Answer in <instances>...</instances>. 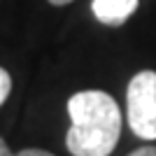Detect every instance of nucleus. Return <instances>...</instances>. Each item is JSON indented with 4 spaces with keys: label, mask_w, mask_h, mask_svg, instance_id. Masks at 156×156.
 <instances>
[{
    "label": "nucleus",
    "mask_w": 156,
    "mask_h": 156,
    "mask_svg": "<svg viewBox=\"0 0 156 156\" xmlns=\"http://www.w3.org/2000/svg\"><path fill=\"white\" fill-rule=\"evenodd\" d=\"M72 126L65 133V147L72 156H110L121 135V110L105 91H77L68 100Z\"/></svg>",
    "instance_id": "1"
},
{
    "label": "nucleus",
    "mask_w": 156,
    "mask_h": 156,
    "mask_svg": "<svg viewBox=\"0 0 156 156\" xmlns=\"http://www.w3.org/2000/svg\"><path fill=\"white\" fill-rule=\"evenodd\" d=\"M126 119L140 140H156V72L140 70L126 89Z\"/></svg>",
    "instance_id": "2"
},
{
    "label": "nucleus",
    "mask_w": 156,
    "mask_h": 156,
    "mask_svg": "<svg viewBox=\"0 0 156 156\" xmlns=\"http://www.w3.org/2000/svg\"><path fill=\"white\" fill-rule=\"evenodd\" d=\"M140 0H93L91 12L100 23L110 28H119L135 14Z\"/></svg>",
    "instance_id": "3"
},
{
    "label": "nucleus",
    "mask_w": 156,
    "mask_h": 156,
    "mask_svg": "<svg viewBox=\"0 0 156 156\" xmlns=\"http://www.w3.org/2000/svg\"><path fill=\"white\" fill-rule=\"evenodd\" d=\"M9 93H12V77L5 68H0V105L9 98Z\"/></svg>",
    "instance_id": "4"
},
{
    "label": "nucleus",
    "mask_w": 156,
    "mask_h": 156,
    "mask_svg": "<svg viewBox=\"0 0 156 156\" xmlns=\"http://www.w3.org/2000/svg\"><path fill=\"white\" fill-rule=\"evenodd\" d=\"M128 156H156V147H137V149L130 151Z\"/></svg>",
    "instance_id": "5"
},
{
    "label": "nucleus",
    "mask_w": 156,
    "mask_h": 156,
    "mask_svg": "<svg viewBox=\"0 0 156 156\" xmlns=\"http://www.w3.org/2000/svg\"><path fill=\"white\" fill-rule=\"evenodd\" d=\"M14 156H54V154H49L44 149H21L19 154H14Z\"/></svg>",
    "instance_id": "6"
},
{
    "label": "nucleus",
    "mask_w": 156,
    "mask_h": 156,
    "mask_svg": "<svg viewBox=\"0 0 156 156\" xmlns=\"http://www.w3.org/2000/svg\"><path fill=\"white\" fill-rule=\"evenodd\" d=\"M0 156H14L12 151H9V147H7V142L0 137Z\"/></svg>",
    "instance_id": "7"
},
{
    "label": "nucleus",
    "mask_w": 156,
    "mask_h": 156,
    "mask_svg": "<svg viewBox=\"0 0 156 156\" xmlns=\"http://www.w3.org/2000/svg\"><path fill=\"white\" fill-rule=\"evenodd\" d=\"M51 5H56V7H63V5H68V2H72V0H49Z\"/></svg>",
    "instance_id": "8"
}]
</instances>
